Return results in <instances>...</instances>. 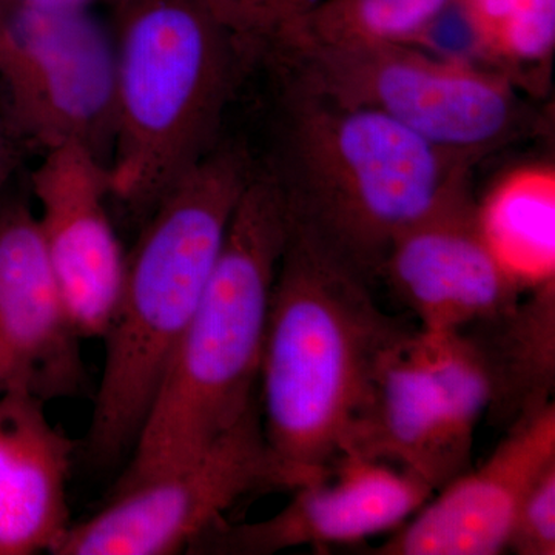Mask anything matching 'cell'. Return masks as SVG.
<instances>
[{"label":"cell","instance_id":"6da1fadb","mask_svg":"<svg viewBox=\"0 0 555 555\" xmlns=\"http://www.w3.org/2000/svg\"><path fill=\"white\" fill-rule=\"evenodd\" d=\"M276 82L272 144L258 164L291 229L372 286L393 240L470 181L477 163L379 113Z\"/></svg>","mask_w":555,"mask_h":555},{"label":"cell","instance_id":"7a4b0ae2","mask_svg":"<svg viewBox=\"0 0 555 555\" xmlns=\"http://www.w3.org/2000/svg\"><path fill=\"white\" fill-rule=\"evenodd\" d=\"M371 284L291 229L262 346V434L294 489L341 459L353 416L387 349L409 331Z\"/></svg>","mask_w":555,"mask_h":555},{"label":"cell","instance_id":"3957f363","mask_svg":"<svg viewBox=\"0 0 555 555\" xmlns=\"http://www.w3.org/2000/svg\"><path fill=\"white\" fill-rule=\"evenodd\" d=\"M255 169L244 142L222 138L145 219L101 338L104 369L83 440L91 462L107 466L130 454Z\"/></svg>","mask_w":555,"mask_h":555},{"label":"cell","instance_id":"277c9868","mask_svg":"<svg viewBox=\"0 0 555 555\" xmlns=\"http://www.w3.org/2000/svg\"><path fill=\"white\" fill-rule=\"evenodd\" d=\"M288 232L280 190L257 160L204 297L113 491L199 454L258 408L270 299Z\"/></svg>","mask_w":555,"mask_h":555},{"label":"cell","instance_id":"5b68a950","mask_svg":"<svg viewBox=\"0 0 555 555\" xmlns=\"http://www.w3.org/2000/svg\"><path fill=\"white\" fill-rule=\"evenodd\" d=\"M116 61L109 195L147 219L222 139L250 67L204 0H107Z\"/></svg>","mask_w":555,"mask_h":555},{"label":"cell","instance_id":"8992f818","mask_svg":"<svg viewBox=\"0 0 555 555\" xmlns=\"http://www.w3.org/2000/svg\"><path fill=\"white\" fill-rule=\"evenodd\" d=\"M258 64L318 96L379 113L477 164L543 127L505 76L411 43L286 38Z\"/></svg>","mask_w":555,"mask_h":555},{"label":"cell","instance_id":"52a82bcc","mask_svg":"<svg viewBox=\"0 0 555 555\" xmlns=\"http://www.w3.org/2000/svg\"><path fill=\"white\" fill-rule=\"evenodd\" d=\"M0 115L22 147L89 150L108 167L116 138V61L93 9L0 0Z\"/></svg>","mask_w":555,"mask_h":555},{"label":"cell","instance_id":"ba28073f","mask_svg":"<svg viewBox=\"0 0 555 555\" xmlns=\"http://www.w3.org/2000/svg\"><path fill=\"white\" fill-rule=\"evenodd\" d=\"M294 491L262 434L259 406L199 454L113 491L94 516L72 524L54 555L188 553L236 503Z\"/></svg>","mask_w":555,"mask_h":555},{"label":"cell","instance_id":"9c48e42d","mask_svg":"<svg viewBox=\"0 0 555 555\" xmlns=\"http://www.w3.org/2000/svg\"><path fill=\"white\" fill-rule=\"evenodd\" d=\"M379 278L429 332L463 331L525 294L485 238L470 181L393 240Z\"/></svg>","mask_w":555,"mask_h":555},{"label":"cell","instance_id":"30bf717a","mask_svg":"<svg viewBox=\"0 0 555 555\" xmlns=\"http://www.w3.org/2000/svg\"><path fill=\"white\" fill-rule=\"evenodd\" d=\"M294 492L286 506L264 520L218 521L188 553L270 555L299 546H353L403 525L436 489L400 467L343 455L326 476Z\"/></svg>","mask_w":555,"mask_h":555},{"label":"cell","instance_id":"8fae6325","mask_svg":"<svg viewBox=\"0 0 555 555\" xmlns=\"http://www.w3.org/2000/svg\"><path fill=\"white\" fill-rule=\"evenodd\" d=\"M38 219L25 201L0 203V396L25 392L43 403L86 389L82 343Z\"/></svg>","mask_w":555,"mask_h":555},{"label":"cell","instance_id":"7c38bea8","mask_svg":"<svg viewBox=\"0 0 555 555\" xmlns=\"http://www.w3.org/2000/svg\"><path fill=\"white\" fill-rule=\"evenodd\" d=\"M40 236L80 337L102 338L118 302L127 254L108 211V167L62 145L31 173Z\"/></svg>","mask_w":555,"mask_h":555},{"label":"cell","instance_id":"4fadbf2b","mask_svg":"<svg viewBox=\"0 0 555 555\" xmlns=\"http://www.w3.org/2000/svg\"><path fill=\"white\" fill-rule=\"evenodd\" d=\"M555 463V404L517 420L483 465L440 489L436 500L366 551L374 555H499L518 507Z\"/></svg>","mask_w":555,"mask_h":555},{"label":"cell","instance_id":"5bb4252c","mask_svg":"<svg viewBox=\"0 0 555 555\" xmlns=\"http://www.w3.org/2000/svg\"><path fill=\"white\" fill-rule=\"evenodd\" d=\"M477 426L444 396L409 328L375 367L343 455L400 467L437 491L469 469Z\"/></svg>","mask_w":555,"mask_h":555},{"label":"cell","instance_id":"9a60e30c","mask_svg":"<svg viewBox=\"0 0 555 555\" xmlns=\"http://www.w3.org/2000/svg\"><path fill=\"white\" fill-rule=\"evenodd\" d=\"M25 392L0 396V555L53 554L72 526L76 444Z\"/></svg>","mask_w":555,"mask_h":555},{"label":"cell","instance_id":"2e32d148","mask_svg":"<svg viewBox=\"0 0 555 555\" xmlns=\"http://www.w3.org/2000/svg\"><path fill=\"white\" fill-rule=\"evenodd\" d=\"M491 379L492 423L509 427L553 403L555 280L526 292L513 308L463 328Z\"/></svg>","mask_w":555,"mask_h":555},{"label":"cell","instance_id":"e0dca14e","mask_svg":"<svg viewBox=\"0 0 555 555\" xmlns=\"http://www.w3.org/2000/svg\"><path fill=\"white\" fill-rule=\"evenodd\" d=\"M478 218L489 247L521 291L555 280V169L528 164L503 175Z\"/></svg>","mask_w":555,"mask_h":555},{"label":"cell","instance_id":"ac0fdd59","mask_svg":"<svg viewBox=\"0 0 555 555\" xmlns=\"http://www.w3.org/2000/svg\"><path fill=\"white\" fill-rule=\"evenodd\" d=\"M477 46L478 65L518 89L546 80L555 51V0H460Z\"/></svg>","mask_w":555,"mask_h":555},{"label":"cell","instance_id":"d6986e66","mask_svg":"<svg viewBox=\"0 0 555 555\" xmlns=\"http://www.w3.org/2000/svg\"><path fill=\"white\" fill-rule=\"evenodd\" d=\"M452 2L455 0H323L283 39L414 43Z\"/></svg>","mask_w":555,"mask_h":555},{"label":"cell","instance_id":"ffe728a7","mask_svg":"<svg viewBox=\"0 0 555 555\" xmlns=\"http://www.w3.org/2000/svg\"><path fill=\"white\" fill-rule=\"evenodd\" d=\"M323 0H204L251 65L294 31Z\"/></svg>","mask_w":555,"mask_h":555},{"label":"cell","instance_id":"44dd1931","mask_svg":"<svg viewBox=\"0 0 555 555\" xmlns=\"http://www.w3.org/2000/svg\"><path fill=\"white\" fill-rule=\"evenodd\" d=\"M507 550L517 555L555 554V463L525 495Z\"/></svg>","mask_w":555,"mask_h":555},{"label":"cell","instance_id":"7402d4cb","mask_svg":"<svg viewBox=\"0 0 555 555\" xmlns=\"http://www.w3.org/2000/svg\"><path fill=\"white\" fill-rule=\"evenodd\" d=\"M22 145L14 137L13 131L7 126L5 119L0 115V203L3 199V192L9 185L17 163Z\"/></svg>","mask_w":555,"mask_h":555},{"label":"cell","instance_id":"603a6c76","mask_svg":"<svg viewBox=\"0 0 555 555\" xmlns=\"http://www.w3.org/2000/svg\"><path fill=\"white\" fill-rule=\"evenodd\" d=\"M14 2L27 3L39 9L80 10L93 9L96 3H107V0H14Z\"/></svg>","mask_w":555,"mask_h":555}]
</instances>
